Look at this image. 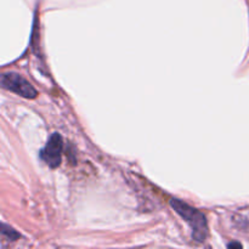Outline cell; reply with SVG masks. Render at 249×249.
I'll return each mask as SVG.
<instances>
[{
    "label": "cell",
    "mask_w": 249,
    "mask_h": 249,
    "mask_svg": "<svg viewBox=\"0 0 249 249\" xmlns=\"http://www.w3.org/2000/svg\"><path fill=\"white\" fill-rule=\"evenodd\" d=\"M172 207L192 229V237L198 242H203L208 235V225L203 213L192 208L180 199H172Z\"/></svg>",
    "instance_id": "6da1fadb"
},
{
    "label": "cell",
    "mask_w": 249,
    "mask_h": 249,
    "mask_svg": "<svg viewBox=\"0 0 249 249\" xmlns=\"http://www.w3.org/2000/svg\"><path fill=\"white\" fill-rule=\"evenodd\" d=\"M0 83H1V87L4 89L10 90V91L15 92L22 97H26V99H34L36 96V88L17 73H2Z\"/></svg>",
    "instance_id": "7a4b0ae2"
},
{
    "label": "cell",
    "mask_w": 249,
    "mask_h": 249,
    "mask_svg": "<svg viewBox=\"0 0 249 249\" xmlns=\"http://www.w3.org/2000/svg\"><path fill=\"white\" fill-rule=\"evenodd\" d=\"M62 148H63V141L61 135L57 133L53 134L49 138L48 142H46L45 147L41 150L40 158L43 162L50 168H57L61 164V157H62Z\"/></svg>",
    "instance_id": "3957f363"
},
{
    "label": "cell",
    "mask_w": 249,
    "mask_h": 249,
    "mask_svg": "<svg viewBox=\"0 0 249 249\" xmlns=\"http://www.w3.org/2000/svg\"><path fill=\"white\" fill-rule=\"evenodd\" d=\"M1 235H2V237L7 238L9 241H16L17 238L19 237V235L14 230V229L10 228V226H7V225H5V224H2L1 225Z\"/></svg>",
    "instance_id": "277c9868"
},
{
    "label": "cell",
    "mask_w": 249,
    "mask_h": 249,
    "mask_svg": "<svg viewBox=\"0 0 249 249\" xmlns=\"http://www.w3.org/2000/svg\"><path fill=\"white\" fill-rule=\"evenodd\" d=\"M228 247H229V248H231V247H238V248H241V247H242V246H241L240 243H230V245H229Z\"/></svg>",
    "instance_id": "5b68a950"
}]
</instances>
